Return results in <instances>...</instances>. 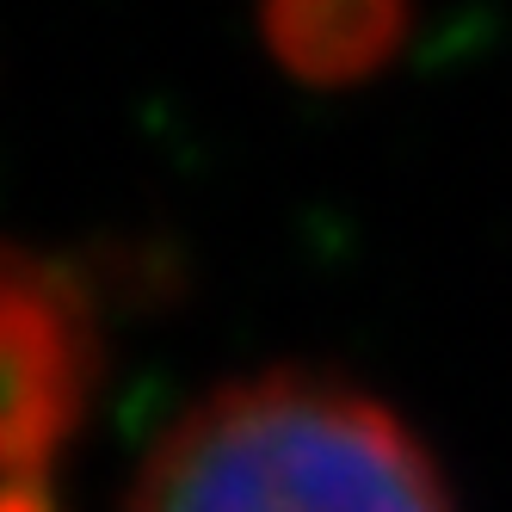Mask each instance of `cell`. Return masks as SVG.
Returning <instances> with one entry per match:
<instances>
[{"label":"cell","instance_id":"obj_1","mask_svg":"<svg viewBox=\"0 0 512 512\" xmlns=\"http://www.w3.org/2000/svg\"><path fill=\"white\" fill-rule=\"evenodd\" d=\"M130 512H457L426 445L321 371H260L186 408Z\"/></svg>","mask_w":512,"mask_h":512},{"label":"cell","instance_id":"obj_2","mask_svg":"<svg viewBox=\"0 0 512 512\" xmlns=\"http://www.w3.org/2000/svg\"><path fill=\"white\" fill-rule=\"evenodd\" d=\"M99 383L93 297L56 260L0 247V500H50Z\"/></svg>","mask_w":512,"mask_h":512},{"label":"cell","instance_id":"obj_3","mask_svg":"<svg viewBox=\"0 0 512 512\" xmlns=\"http://www.w3.org/2000/svg\"><path fill=\"white\" fill-rule=\"evenodd\" d=\"M401 13L395 7H278L266 19V44L303 81H358L395 50Z\"/></svg>","mask_w":512,"mask_h":512}]
</instances>
